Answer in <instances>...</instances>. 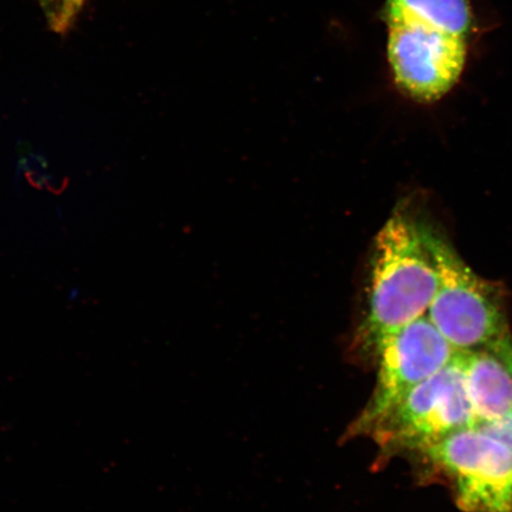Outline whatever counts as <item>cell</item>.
<instances>
[{"mask_svg": "<svg viewBox=\"0 0 512 512\" xmlns=\"http://www.w3.org/2000/svg\"><path fill=\"white\" fill-rule=\"evenodd\" d=\"M426 236L437 262L440 286L426 316L457 352L491 350L511 336L498 288L472 272L444 240Z\"/></svg>", "mask_w": 512, "mask_h": 512, "instance_id": "2", "label": "cell"}, {"mask_svg": "<svg viewBox=\"0 0 512 512\" xmlns=\"http://www.w3.org/2000/svg\"><path fill=\"white\" fill-rule=\"evenodd\" d=\"M475 428L501 441L502 444L509 447L512 451V415L494 422H480Z\"/></svg>", "mask_w": 512, "mask_h": 512, "instance_id": "10", "label": "cell"}, {"mask_svg": "<svg viewBox=\"0 0 512 512\" xmlns=\"http://www.w3.org/2000/svg\"><path fill=\"white\" fill-rule=\"evenodd\" d=\"M388 27V60L403 92L434 101L450 92L462 75L467 38L425 19L396 17Z\"/></svg>", "mask_w": 512, "mask_h": 512, "instance_id": "5", "label": "cell"}, {"mask_svg": "<svg viewBox=\"0 0 512 512\" xmlns=\"http://www.w3.org/2000/svg\"><path fill=\"white\" fill-rule=\"evenodd\" d=\"M490 351L495 352L498 357L502 358L512 374V336L505 338L504 341L498 343Z\"/></svg>", "mask_w": 512, "mask_h": 512, "instance_id": "11", "label": "cell"}, {"mask_svg": "<svg viewBox=\"0 0 512 512\" xmlns=\"http://www.w3.org/2000/svg\"><path fill=\"white\" fill-rule=\"evenodd\" d=\"M42 3H53V2H56L57 4H59V0H41Z\"/></svg>", "mask_w": 512, "mask_h": 512, "instance_id": "12", "label": "cell"}, {"mask_svg": "<svg viewBox=\"0 0 512 512\" xmlns=\"http://www.w3.org/2000/svg\"><path fill=\"white\" fill-rule=\"evenodd\" d=\"M456 486L464 512H505L512 501V451L475 427L448 435L421 452Z\"/></svg>", "mask_w": 512, "mask_h": 512, "instance_id": "6", "label": "cell"}, {"mask_svg": "<svg viewBox=\"0 0 512 512\" xmlns=\"http://www.w3.org/2000/svg\"><path fill=\"white\" fill-rule=\"evenodd\" d=\"M505 512H512V501H511V503H510V507H509V508H508V510H507V511H505Z\"/></svg>", "mask_w": 512, "mask_h": 512, "instance_id": "13", "label": "cell"}, {"mask_svg": "<svg viewBox=\"0 0 512 512\" xmlns=\"http://www.w3.org/2000/svg\"><path fill=\"white\" fill-rule=\"evenodd\" d=\"M373 256L368 311L352 350L362 361L376 363L390 337L426 316L440 275L426 229L401 211L384 224Z\"/></svg>", "mask_w": 512, "mask_h": 512, "instance_id": "1", "label": "cell"}, {"mask_svg": "<svg viewBox=\"0 0 512 512\" xmlns=\"http://www.w3.org/2000/svg\"><path fill=\"white\" fill-rule=\"evenodd\" d=\"M476 425L512 415V374L495 352H458Z\"/></svg>", "mask_w": 512, "mask_h": 512, "instance_id": "7", "label": "cell"}, {"mask_svg": "<svg viewBox=\"0 0 512 512\" xmlns=\"http://www.w3.org/2000/svg\"><path fill=\"white\" fill-rule=\"evenodd\" d=\"M456 354L427 316L396 332L377 358L374 393L345 437H369L414 388L448 366Z\"/></svg>", "mask_w": 512, "mask_h": 512, "instance_id": "4", "label": "cell"}, {"mask_svg": "<svg viewBox=\"0 0 512 512\" xmlns=\"http://www.w3.org/2000/svg\"><path fill=\"white\" fill-rule=\"evenodd\" d=\"M83 4H85V0H59L54 15L51 17L54 28L57 31L68 29L75 17L78 16Z\"/></svg>", "mask_w": 512, "mask_h": 512, "instance_id": "9", "label": "cell"}, {"mask_svg": "<svg viewBox=\"0 0 512 512\" xmlns=\"http://www.w3.org/2000/svg\"><path fill=\"white\" fill-rule=\"evenodd\" d=\"M476 426L462 362H452L414 388L369 435L380 459L401 452H424L452 433Z\"/></svg>", "mask_w": 512, "mask_h": 512, "instance_id": "3", "label": "cell"}, {"mask_svg": "<svg viewBox=\"0 0 512 512\" xmlns=\"http://www.w3.org/2000/svg\"><path fill=\"white\" fill-rule=\"evenodd\" d=\"M393 17L426 19L466 38L472 25L469 0H387L382 11L383 21Z\"/></svg>", "mask_w": 512, "mask_h": 512, "instance_id": "8", "label": "cell"}]
</instances>
